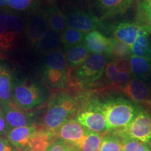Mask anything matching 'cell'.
<instances>
[{
	"instance_id": "obj_1",
	"label": "cell",
	"mask_w": 151,
	"mask_h": 151,
	"mask_svg": "<svg viewBox=\"0 0 151 151\" xmlns=\"http://www.w3.org/2000/svg\"><path fill=\"white\" fill-rule=\"evenodd\" d=\"M81 99L62 93L49 101L42 118L43 128L55 132L62 124L70 120L81 106Z\"/></svg>"
},
{
	"instance_id": "obj_2",
	"label": "cell",
	"mask_w": 151,
	"mask_h": 151,
	"mask_svg": "<svg viewBox=\"0 0 151 151\" xmlns=\"http://www.w3.org/2000/svg\"><path fill=\"white\" fill-rule=\"evenodd\" d=\"M101 106L106 121L107 132H116L124 129L132 121L139 107L122 97L110 98Z\"/></svg>"
},
{
	"instance_id": "obj_3",
	"label": "cell",
	"mask_w": 151,
	"mask_h": 151,
	"mask_svg": "<svg viewBox=\"0 0 151 151\" xmlns=\"http://www.w3.org/2000/svg\"><path fill=\"white\" fill-rule=\"evenodd\" d=\"M65 54L60 50L48 52L42 70L43 82L53 88H63L69 81V69Z\"/></svg>"
},
{
	"instance_id": "obj_4",
	"label": "cell",
	"mask_w": 151,
	"mask_h": 151,
	"mask_svg": "<svg viewBox=\"0 0 151 151\" xmlns=\"http://www.w3.org/2000/svg\"><path fill=\"white\" fill-rule=\"evenodd\" d=\"M12 101L24 110H30L43 104L47 99L46 90L34 81H16L13 85Z\"/></svg>"
},
{
	"instance_id": "obj_5",
	"label": "cell",
	"mask_w": 151,
	"mask_h": 151,
	"mask_svg": "<svg viewBox=\"0 0 151 151\" xmlns=\"http://www.w3.org/2000/svg\"><path fill=\"white\" fill-rule=\"evenodd\" d=\"M75 119L90 131L101 134L107 132L106 121L101 102L98 100L91 99L81 104Z\"/></svg>"
},
{
	"instance_id": "obj_6",
	"label": "cell",
	"mask_w": 151,
	"mask_h": 151,
	"mask_svg": "<svg viewBox=\"0 0 151 151\" xmlns=\"http://www.w3.org/2000/svg\"><path fill=\"white\" fill-rule=\"evenodd\" d=\"M141 142L151 148V116L143 109H139L132 121L124 129L113 132Z\"/></svg>"
},
{
	"instance_id": "obj_7",
	"label": "cell",
	"mask_w": 151,
	"mask_h": 151,
	"mask_svg": "<svg viewBox=\"0 0 151 151\" xmlns=\"http://www.w3.org/2000/svg\"><path fill=\"white\" fill-rule=\"evenodd\" d=\"M106 58L104 55L91 53L78 68L76 76L81 83L90 84L102 76L106 68Z\"/></svg>"
},
{
	"instance_id": "obj_8",
	"label": "cell",
	"mask_w": 151,
	"mask_h": 151,
	"mask_svg": "<svg viewBox=\"0 0 151 151\" xmlns=\"http://www.w3.org/2000/svg\"><path fill=\"white\" fill-rule=\"evenodd\" d=\"M89 131L76 119L71 118L57 129L55 134L57 139L78 149Z\"/></svg>"
},
{
	"instance_id": "obj_9",
	"label": "cell",
	"mask_w": 151,
	"mask_h": 151,
	"mask_svg": "<svg viewBox=\"0 0 151 151\" xmlns=\"http://www.w3.org/2000/svg\"><path fill=\"white\" fill-rule=\"evenodd\" d=\"M66 20L68 27L77 29L83 33H88L104 27L101 19L82 10L69 12L66 16Z\"/></svg>"
},
{
	"instance_id": "obj_10",
	"label": "cell",
	"mask_w": 151,
	"mask_h": 151,
	"mask_svg": "<svg viewBox=\"0 0 151 151\" xmlns=\"http://www.w3.org/2000/svg\"><path fill=\"white\" fill-rule=\"evenodd\" d=\"M134 102L151 107V92L148 86L139 78L130 79L121 86L115 87Z\"/></svg>"
},
{
	"instance_id": "obj_11",
	"label": "cell",
	"mask_w": 151,
	"mask_h": 151,
	"mask_svg": "<svg viewBox=\"0 0 151 151\" xmlns=\"http://www.w3.org/2000/svg\"><path fill=\"white\" fill-rule=\"evenodd\" d=\"M1 108L9 129L35 124L33 115L27 112V110L20 108L13 101L1 106Z\"/></svg>"
},
{
	"instance_id": "obj_12",
	"label": "cell",
	"mask_w": 151,
	"mask_h": 151,
	"mask_svg": "<svg viewBox=\"0 0 151 151\" xmlns=\"http://www.w3.org/2000/svg\"><path fill=\"white\" fill-rule=\"evenodd\" d=\"M49 29L46 12L38 11L30 18L27 25V35L30 43L36 46Z\"/></svg>"
},
{
	"instance_id": "obj_13",
	"label": "cell",
	"mask_w": 151,
	"mask_h": 151,
	"mask_svg": "<svg viewBox=\"0 0 151 151\" xmlns=\"http://www.w3.org/2000/svg\"><path fill=\"white\" fill-rule=\"evenodd\" d=\"M141 27L137 23L130 22H122L111 28L113 38L128 46H131L137 39Z\"/></svg>"
},
{
	"instance_id": "obj_14",
	"label": "cell",
	"mask_w": 151,
	"mask_h": 151,
	"mask_svg": "<svg viewBox=\"0 0 151 151\" xmlns=\"http://www.w3.org/2000/svg\"><path fill=\"white\" fill-rule=\"evenodd\" d=\"M113 37L109 38L98 30L90 32L85 35L84 43L90 52L94 54H105L111 48Z\"/></svg>"
},
{
	"instance_id": "obj_15",
	"label": "cell",
	"mask_w": 151,
	"mask_h": 151,
	"mask_svg": "<svg viewBox=\"0 0 151 151\" xmlns=\"http://www.w3.org/2000/svg\"><path fill=\"white\" fill-rule=\"evenodd\" d=\"M37 127L35 124L23 127H14L9 129L6 133V139L18 150L24 151L27 147L30 138Z\"/></svg>"
},
{
	"instance_id": "obj_16",
	"label": "cell",
	"mask_w": 151,
	"mask_h": 151,
	"mask_svg": "<svg viewBox=\"0 0 151 151\" xmlns=\"http://www.w3.org/2000/svg\"><path fill=\"white\" fill-rule=\"evenodd\" d=\"M57 139L55 132L40 128L35 132L24 151H47L50 145Z\"/></svg>"
},
{
	"instance_id": "obj_17",
	"label": "cell",
	"mask_w": 151,
	"mask_h": 151,
	"mask_svg": "<svg viewBox=\"0 0 151 151\" xmlns=\"http://www.w3.org/2000/svg\"><path fill=\"white\" fill-rule=\"evenodd\" d=\"M24 29L22 20L16 15L9 14L7 22V32L4 40L2 49H8L16 43Z\"/></svg>"
},
{
	"instance_id": "obj_18",
	"label": "cell",
	"mask_w": 151,
	"mask_h": 151,
	"mask_svg": "<svg viewBox=\"0 0 151 151\" xmlns=\"http://www.w3.org/2000/svg\"><path fill=\"white\" fill-rule=\"evenodd\" d=\"M134 0H97L104 18L121 14L131 6Z\"/></svg>"
},
{
	"instance_id": "obj_19",
	"label": "cell",
	"mask_w": 151,
	"mask_h": 151,
	"mask_svg": "<svg viewBox=\"0 0 151 151\" xmlns=\"http://www.w3.org/2000/svg\"><path fill=\"white\" fill-rule=\"evenodd\" d=\"M13 85L11 71L5 66L0 65V103L1 106L12 101Z\"/></svg>"
},
{
	"instance_id": "obj_20",
	"label": "cell",
	"mask_w": 151,
	"mask_h": 151,
	"mask_svg": "<svg viewBox=\"0 0 151 151\" xmlns=\"http://www.w3.org/2000/svg\"><path fill=\"white\" fill-rule=\"evenodd\" d=\"M90 51L85 43H80L66 50V59L67 65L70 69L80 67L86 61Z\"/></svg>"
},
{
	"instance_id": "obj_21",
	"label": "cell",
	"mask_w": 151,
	"mask_h": 151,
	"mask_svg": "<svg viewBox=\"0 0 151 151\" xmlns=\"http://www.w3.org/2000/svg\"><path fill=\"white\" fill-rule=\"evenodd\" d=\"M131 71L137 78H146L151 76V58L132 55L129 58Z\"/></svg>"
},
{
	"instance_id": "obj_22",
	"label": "cell",
	"mask_w": 151,
	"mask_h": 151,
	"mask_svg": "<svg viewBox=\"0 0 151 151\" xmlns=\"http://www.w3.org/2000/svg\"><path fill=\"white\" fill-rule=\"evenodd\" d=\"M137 23L141 29L151 33V0H139L137 6Z\"/></svg>"
},
{
	"instance_id": "obj_23",
	"label": "cell",
	"mask_w": 151,
	"mask_h": 151,
	"mask_svg": "<svg viewBox=\"0 0 151 151\" xmlns=\"http://www.w3.org/2000/svg\"><path fill=\"white\" fill-rule=\"evenodd\" d=\"M130 49L133 55L151 58V43L149 39V33L141 28L137 39L130 46Z\"/></svg>"
},
{
	"instance_id": "obj_24",
	"label": "cell",
	"mask_w": 151,
	"mask_h": 151,
	"mask_svg": "<svg viewBox=\"0 0 151 151\" xmlns=\"http://www.w3.org/2000/svg\"><path fill=\"white\" fill-rule=\"evenodd\" d=\"M46 15L50 29L58 34H61L67 28L66 17L60 9L56 7H51L46 11Z\"/></svg>"
},
{
	"instance_id": "obj_25",
	"label": "cell",
	"mask_w": 151,
	"mask_h": 151,
	"mask_svg": "<svg viewBox=\"0 0 151 151\" xmlns=\"http://www.w3.org/2000/svg\"><path fill=\"white\" fill-rule=\"evenodd\" d=\"M106 75L110 81L111 88L121 86L130 80V73L122 72L117 69L116 62H111L106 64L105 68Z\"/></svg>"
},
{
	"instance_id": "obj_26",
	"label": "cell",
	"mask_w": 151,
	"mask_h": 151,
	"mask_svg": "<svg viewBox=\"0 0 151 151\" xmlns=\"http://www.w3.org/2000/svg\"><path fill=\"white\" fill-rule=\"evenodd\" d=\"M60 41L61 37L60 34L49 28L42 39L37 43L36 46L41 52L48 54V52L55 50L57 47L59 46Z\"/></svg>"
},
{
	"instance_id": "obj_27",
	"label": "cell",
	"mask_w": 151,
	"mask_h": 151,
	"mask_svg": "<svg viewBox=\"0 0 151 151\" xmlns=\"http://www.w3.org/2000/svg\"><path fill=\"white\" fill-rule=\"evenodd\" d=\"M132 55L129 46L113 38L111 48L106 55L109 59L112 60L113 62H117L122 60H129Z\"/></svg>"
},
{
	"instance_id": "obj_28",
	"label": "cell",
	"mask_w": 151,
	"mask_h": 151,
	"mask_svg": "<svg viewBox=\"0 0 151 151\" xmlns=\"http://www.w3.org/2000/svg\"><path fill=\"white\" fill-rule=\"evenodd\" d=\"M60 37H61V41L65 47V50H67L71 47L82 43L85 39L84 33L71 27L66 28L62 32Z\"/></svg>"
},
{
	"instance_id": "obj_29",
	"label": "cell",
	"mask_w": 151,
	"mask_h": 151,
	"mask_svg": "<svg viewBox=\"0 0 151 151\" xmlns=\"http://www.w3.org/2000/svg\"><path fill=\"white\" fill-rule=\"evenodd\" d=\"M104 134L91 131L88 132L78 150L80 151H99Z\"/></svg>"
},
{
	"instance_id": "obj_30",
	"label": "cell",
	"mask_w": 151,
	"mask_h": 151,
	"mask_svg": "<svg viewBox=\"0 0 151 151\" xmlns=\"http://www.w3.org/2000/svg\"><path fill=\"white\" fill-rule=\"evenodd\" d=\"M99 151H123L122 143L118 136L112 132L103 135Z\"/></svg>"
},
{
	"instance_id": "obj_31",
	"label": "cell",
	"mask_w": 151,
	"mask_h": 151,
	"mask_svg": "<svg viewBox=\"0 0 151 151\" xmlns=\"http://www.w3.org/2000/svg\"><path fill=\"white\" fill-rule=\"evenodd\" d=\"M113 133V132H112ZM118 136L122 143L123 151H151V148L147 145L133 140L123 135L114 133Z\"/></svg>"
},
{
	"instance_id": "obj_32",
	"label": "cell",
	"mask_w": 151,
	"mask_h": 151,
	"mask_svg": "<svg viewBox=\"0 0 151 151\" xmlns=\"http://www.w3.org/2000/svg\"><path fill=\"white\" fill-rule=\"evenodd\" d=\"M37 0H9L8 7L16 11H23L31 9Z\"/></svg>"
},
{
	"instance_id": "obj_33",
	"label": "cell",
	"mask_w": 151,
	"mask_h": 151,
	"mask_svg": "<svg viewBox=\"0 0 151 151\" xmlns=\"http://www.w3.org/2000/svg\"><path fill=\"white\" fill-rule=\"evenodd\" d=\"M47 151H80L76 147L57 139L48 147Z\"/></svg>"
},
{
	"instance_id": "obj_34",
	"label": "cell",
	"mask_w": 151,
	"mask_h": 151,
	"mask_svg": "<svg viewBox=\"0 0 151 151\" xmlns=\"http://www.w3.org/2000/svg\"><path fill=\"white\" fill-rule=\"evenodd\" d=\"M9 13H0V48L2 49L4 40L7 32V22Z\"/></svg>"
},
{
	"instance_id": "obj_35",
	"label": "cell",
	"mask_w": 151,
	"mask_h": 151,
	"mask_svg": "<svg viewBox=\"0 0 151 151\" xmlns=\"http://www.w3.org/2000/svg\"><path fill=\"white\" fill-rule=\"evenodd\" d=\"M0 151H19L11 144L7 139L0 137Z\"/></svg>"
},
{
	"instance_id": "obj_36",
	"label": "cell",
	"mask_w": 151,
	"mask_h": 151,
	"mask_svg": "<svg viewBox=\"0 0 151 151\" xmlns=\"http://www.w3.org/2000/svg\"><path fill=\"white\" fill-rule=\"evenodd\" d=\"M9 131V127L7 126L6 122L5 120L4 116V113L0 114V136L1 134H6L7 132Z\"/></svg>"
},
{
	"instance_id": "obj_37",
	"label": "cell",
	"mask_w": 151,
	"mask_h": 151,
	"mask_svg": "<svg viewBox=\"0 0 151 151\" xmlns=\"http://www.w3.org/2000/svg\"><path fill=\"white\" fill-rule=\"evenodd\" d=\"M9 0H0V7L1 8H5L8 6Z\"/></svg>"
},
{
	"instance_id": "obj_38",
	"label": "cell",
	"mask_w": 151,
	"mask_h": 151,
	"mask_svg": "<svg viewBox=\"0 0 151 151\" xmlns=\"http://www.w3.org/2000/svg\"><path fill=\"white\" fill-rule=\"evenodd\" d=\"M1 113H2V110H1V109H0V114H1Z\"/></svg>"
}]
</instances>
